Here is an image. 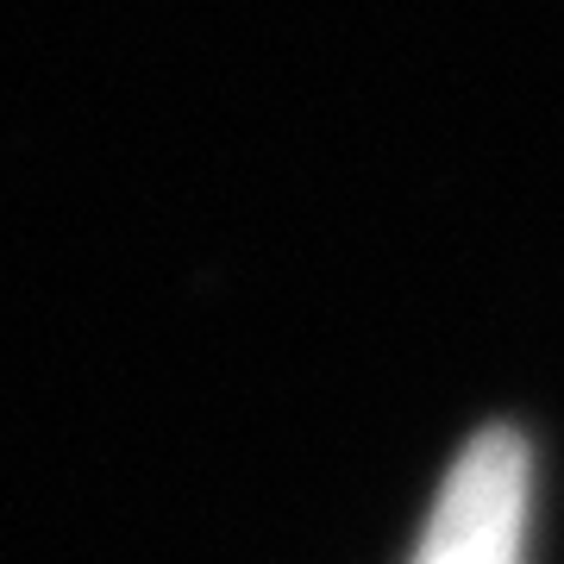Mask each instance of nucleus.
I'll use <instances>...</instances> for the list:
<instances>
[{"label": "nucleus", "instance_id": "obj_1", "mask_svg": "<svg viewBox=\"0 0 564 564\" xmlns=\"http://www.w3.org/2000/svg\"><path fill=\"white\" fill-rule=\"evenodd\" d=\"M533 458L514 426H489L458 452L414 564H521Z\"/></svg>", "mask_w": 564, "mask_h": 564}]
</instances>
